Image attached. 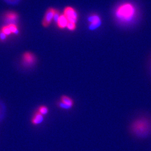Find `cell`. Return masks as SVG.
I'll return each instance as SVG.
<instances>
[{
	"mask_svg": "<svg viewBox=\"0 0 151 151\" xmlns=\"http://www.w3.org/2000/svg\"><path fill=\"white\" fill-rule=\"evenodd\" d=\"M129 131L137 138H147L151 134V119L146 116L134 119L130 124Z\"/></svg>",
	"mask_w": 151,
	"mask_h": 151,
	"instance_id": "7a4b0ae2",
	"label": "cell"
},
{
	"mask_svg": "<svg viewBox=\"0 0 151 151\" xmlns=\"http://www.w3.org/2000/svg\"><path fill=\"white\" fill-rule=\"evenodd\" d=\"M57 106L58 107L62 109H64V110H70V109L72 108L68 106V105H65V104H63V103H62L61 101H59L57 103Z\"/></svg>",
	"mask_w": 151,
	"mask_h": 151,
	"instance_id": "2e32d148",
	"label": "cell"
},
{
	"mask_svg": "<svg viewBox=\"0 0 151 151\" xmlns=\"http://www.w3.org/2000/svg\"><path fill=\"white\" fill-rule=\"evenodd\" d=\"M68 23V20L67 19L65 16L62 14H60V18L57 22L56 23V24L57 27H58L60 29H65V28L67 27Z\"/></svg>",
	"mask_w": 151,
	"mask_h": 151,
	"instance_id": "9c48e42d",
	"label": "cell"
},
{
	"mask_svg": "<svg viewBox=\"0 0 151 151\" xmlns=\"http://www.w3.org/2000/svg\"><path fill=\"white\" fill-rule=\"evenodd\" d=\"M22 0H4L6 4L10 5H18Z\"/></svg>",
	"mask_w": 151,
	"mask_h": 151,
	"instance_id": "5bb4252c",
	"label": "cell"
},
{
	"mask_svg": "<svg viewBox=\"0 0 151 151\" xmlns=\"http://www.w3.org/2000/svg\"><path fill=\"white\" fill-rule=\"evenodd\" d=\"M88 28L90 31H95L102 25V19L96 13H92L87 17Z\"/></svg>",
	"mask_w": 151,
	"mask_h": 151,
	"instance_id": "3957f363",
	"label": "cell"
},
{
	"mask_svg": "<svg viewBox=\"0 0 151 151\" xmlns=\"http://www.w3.org/2000/svg\"><path fill=\"white\" fill-rule=\"evenodd\" d=\"M0 31L2 32H4V34H5L6 35H7L8 37L9 36H10L12 35L11 32L9 29V27L7 25H3L2 27L0 28Z\"/></svg>",
	"mask_w": 151,
	"mask_h": 151,
	"instance_id": "4fadbf2b",
	"label": "cell"
},
{
	"mask_svg": "<svg viewBox=\"0 0 151 151\" xmlns=\"http://www.w3.org/2000/svg\"><path fill=\"white\" fill-rule=\"evenodd\" d=\"M8 36L6 35L5 34H4V32H2L0 31V41L2 42H4L6 41L7 39Z\"/></svg>",
	"mask_w": 151,
	"mask_h": 151,
	"instance_id": "ac0fdd59",
	"label": "cell"
},
{
	"mask_svg": "<svg viewBox=\"0 0 151 151\" xmlns=\"http://www.w3.org/2000/svg\"><path fill=\"white\" fill-rule=\"evenodd\" d=\"M44 121V115L40 113L38 111H36L32 119V123L33 125H37L43 123Z\"/></svg>",
	"mask_w": 151,
	"mask_h": 151,
	"instance_id": "ba28073f",
	"label": "cell"
},
{
	"mask_svg": "<svg viewBox=\"0 0 151 151\" xmlns=\"http://www.w3.org/2000/svg\"><path fill=\"white\" fill-rule=\"evenodd\" d=\"M66 28L70 31H75L76 29V28H77V25H76V24H75V23L68 22V25H67Z\"/></svg>",
	"mask_w": 151,
	"mask_h": 151,
	"instance_id": "9a60e30c",
	"label": "cell"
},
{
	"mask_svg": "<svg viewBox=\"0 0 151 151\" xmlns=\"http://www.w3.org/2000/svg\"><path fill=\"white\" fill-rule=\"evenodd\" d=\"M2 19L5 25L17 24L19 15L15 11H6L2 16Z\"/></svg>",
	"mask_w": 151,
	"mask_h": 151,
	"instance_id": "5b68a950",
	"label": "cell"
},
{
	"mask_svg": "<svg viewBox=\"0 0 151 151\" xmlns=\"http://www.w3.org/2000/svg\"><path fill=\"white\" fill-rule=\"evenodd\" d=\"M37 62V57L32 52H26L22 55V64L25 67L30 68L35 65Z\"/></svg>",
	"mask_w": 151,
	"mask_h": 151,
	"instance_id": "277c9868",
	"label": "cell"
},
{
	"mask_svg": "<svg viewBox=\"0 0 151 151\" xmlns=\"http://www.w3.org/2000/svg\"><path fill=\"white\" fill-rule=\"evenodd\" d=\"M37 111H38L40 113L44 116V115H46L48 113L49 109L47 106L41 105L38 108Z\"/></svg>",
	"mask_w": 151,
	"mask_h": 151,
	"instance_id": "7c38bea8",
	"label": "cell"
},
{
	"mask_svg": "<svg viewBox=\"0 0 151 151\" xmlns=\"http://www.w3.org/2000/svg\"><path fill=\"white\" fill-rule=\"evenodd\" d=\"M56 10V9H54L53 7H49L47 10V11H45L42 23L44 27L46 28L50 25V24L53 21L54 14Z\"/></svg>",
	"mask_w": 151,
	"mask_h": 151,
	"instance_id": "52a82bcc",
	"label": "cell"
},
{
	"mask_svg": "<svg viewBox=\"0 0 151 151\" xmlns=\"http://www.w3.org/2000/svg\"><path fill=\"white\" fill-rule=\"evenodd\" d=\"M60 11L57 9L55 14H54V18H53V21L55 24L58 22V20L60 18Z\"/></svg>",
	"mask_w": 151,
	"mask_h": 151,
	"instance_id": "e0dca14e",
	"label": "cell"
},
{
	"mask_svg": "<svg viewBox=\"0 0 151 151\" xmlns=\"http://www.w3.org/2000/svg\"><path fill=\"white\" fill-rule=\"evenodd\" d=\"M138 14V9L135 5L128 1L118 5L114 12L115 20L123 26H128L134 24Z\"/></svg>",
	"mask_w": 151,
	"mask_h": 151,
	"instance_id": "6da1fadb",
	"label": "cell"
},
{
	"mask_svg": "<svg viewBox=\"0 0 151 151\" xmlns=\"http://www.w3.org/2000/svg\"><path fill=\"white\" fill-rule=\"evenodd\" d=\"M63 14L65 16L69 22H73L77 24L78 19V14L75 8L71 6L65 7Z\"/></svg>",
	"mask_w": 151,
	"mask_h": 151,
	"instance_id": "8992f818",
	"label": "cell"
},
{
	"mask_svg": "<svg viewBox=\"0 0 151 151\" xmlns=\"http://www.w3.org/2000/svg\"><path fill=\"white\" fill-rule=\"evenodd\" d=\"M60 101L68 105V106H70L71 108H73V106L74 105L73 100L71 97L68 96H67V95H62L60 99Z\"/></svg>",
	"mask_w": 151,
	"mask_h": 151,
	"instance_id": "30bf717a",
	"label": "cell"
},
{
	"mask_svg": "<svg viewBox=\"0 0 151 151\" xmlns=\"http://www.w3.org/2000/svg\"><path fill=\"white\" fill-rule=\"evenodd\" d=\"M7 25L9 27L12 35H17L19 34V28L18 24H9Z\"/></svg>",
	"mask_w": 151,
	"mask_h": 151,
	"instance_id": "8fae6325",
	"label": "cell"
}]
</instances>
